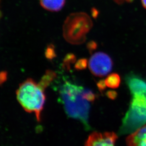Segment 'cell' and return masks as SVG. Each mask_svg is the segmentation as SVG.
I'll use <instances>...</instances> for the list:
<instances>
[{
    "label": "cell",
    "mask_w": 146,
    "mask_h": 146,
    "mask_svg": "<svg viewBox=\"0 0 146 146\" xmlns=\"http://www.w3.org/2000/svg\"><path fill=\"white\" fill-rule=\"evenodd\" d=\"M124 1H128V2H131V1H132L133 0H124Z\"/></svg>",
    "instance_id": "15"
},
{
    "label": "cell",
    "mask_w": 146,
    "mask_h": 146,
    "mask_svg": "<svg viewBox=\"0 0 146 146\" xmlns=\"http://www.w3.org/2000/svg\"><path fill=\"white\" fill-rule=\"evenodd\" d=\"M126 143L128 146H146V125L128 137Z\"/></svg>",
    "instance_id": "6"
},
{
    "label": "cell",
    "mask_w": 146,
    "mask_h": 146,
    "mask_svg": "<svg viewBox=\"0 0 146 146\" xmlns=\"http://www.w3.org/2000/svg\"><path fill=\"white\" fill-rule=\"evenodd\" d=\"M66 0H40V5L43 8L51 11H60L64 6Z\"/></svg>",
    "instance_id": "7"
},
{
    "label": "cell",
    "mask_w": 146,
    "mask_h": 146,
    "mask_svg": "<svg viewBox=\"0 0 146 146\" xmlns=\"http://www.w3.org/2000/svg\"><path fill=\"white\" fill-rule=\"evenodd\" d=\"M92 27L89 17L84 13H73L66 19L63 26L66 40L72 44H80L86 39V35Z\"/></svg>",
    "instance_id": "3"
},
{
    "label": "cell",
    "mask_w": 146,
    "mask_h": 146,
    "mask_svg": "<svg viewBox=\"0 0 146 146\" xmlns=\"http://www.w3.org/2000/svg\"><path fill=\"white\" fill-rule=\"evenodd\" d=\"M6 76L7 74H6L5 72H2L0 73V84H1L6 79Z\"/></svg>",
    "instance_id": "12"
},
{
    "label": "cell",
    "mask_w": 146,
    "mask_h": 146,
    "mask_svg": "<svg viewBox=\"0 0 146 146\" xmlns=\"http://www.w3.org/2000/svg\"><path fill=\"white\" fill-rule=\"evenodd\" d=\"M55 72L52 71L48 70L43 76L39 84H40L43 88L46 89L48 86L50 85V83L53 80V79L55 77Z\"/></svg>",
    "instance_id": "9"
},
{
    "label": "cell",
    "mask_w": 146,
    "mask_h": 146,
    "mask_svg": "<svg viewBox=\"0 0 146 146\" xmlns=\"http://www.w3.org/2000/svg\"><path fill=\"white\" fill-rule=\"evenodd\" d=\"M87 64V62L86 60H81L77 62L76 65V68L78 70H82L86 67Z\"/></svg>",
    "instance_id": "10"
},
{
    "label": "cell",
    "mask_w": 146,
    "mask_h": 146,
    "mask_svg": "<svg viewBox=\"0 0 146 146\" xmlns=\"http://www.w3.org/2000/svg\"><path fill=\"white\" fill-rule=\"evenodd\" d=\"M86 88L68 81L60 87L59 93L66 114L71 118L79 120L85 129L89 130L90 102L86 98Z\"/></svg>",
    "instance_id": "1"
},
{
    "label": "cell",
    "mask_w": 146,
    "mask_h": 146,
    "mask_svg": "<svg viewBox=\"0 0 146 146\" xmlns=\"http://www.w3.org/2000/svg\"><path fill=\"white\" fill-rule=\"evenodd\" d=\"M108 96L109 98H110L111 99H115L116 98L117 96V93L116 92L113 91H109L108 92Z\"/></svg>",
    "instance_id": "13"
},
{
    "label": "cell",
    "mask_w": 146,
    "mask_h": 146,
    "mask_svg": "<svg viewBox=\"0 0 146 146\" xmlns=\"http://www.w3.org/2000/svg\"><path fill=\"white\" fill-rule=\"evenodd\" d=\"M97 86H98V88L100 90H104L106 87L105 81L103 80L99 81L97 84Z\"/></svg>",
    "instance_id": "11"
},
{
    "label": "cell",
    "mask_w": 146,
    "mask_h": 146,
    "mask_svg": "<svg viewBox=\"0 0 146 146\" xmlns=\"http://www.w3.org/2000/svg\"><path fill=\"white\" fill-rule=\"evenodd\" d=\"M117 139L113 132H94L88 137L85 146H115Z\"/></svg>",
    "instance_id": "5"
},
{
    "label": "cell",
    "mask_w": 146,
    "mask_h": 146,
    "mask_svg": "<svg viewBox=\"0 0 146 146\" xmlns=\"http://www.w3.org/2000/svg\"><path fill=\"white\" fill-rule=\"evenodd\" d=\"M88 64L90 70L93 74L102 77L111 72L113 62L110 57L107 54L97 52L90 57Z\"/></svg>",
    "instance_id": "4"
},
{
    "label": "cell",
    "mask_w": 146,
    "mask_h": 146,
    "mask_svg": "<svg viewBox=\"0 0 146 146\" xmlns=\"http://www.w3.org/2000/svg\"><path fill=\"white\" fill-rule=\"evenodd\" d=\"M104 81L107 87L110 88H116L120 85L121 78L118 74L113 73L108 76Z\"/></svg>",
    "instance_id": "8"
},
{
    "label": "cell",
    "mask_w": 146,
    "mask_h": 146,
    "mask_svg": "<svg viewBox=\"0 0 146 146\" xmlns=\"http://www.w3.org/2000/svg\"><path fill=\"white\" fill-rule=\"evenodd\" d=\"M142 5L146 9V0H141Z\"/></svg>",
    "instance_id": "14"
},
{
    "label": "cell",
    "mask_w": 146,
    "mask_h": 146,
    "mask_svg": "<svg viewBox=\"0 0 146 146\" xmlns=\"http://www.w3.org/2000/svg\"><path fill=\"white\" fill-rule=\"evenodd\" d=\"M45 88L32 79L21 83L16 91L18 102L27 112L34 113L37 121H41V114L46 100Z\"/></svg>",
    "instance_id": "2"
}]
</instances>
